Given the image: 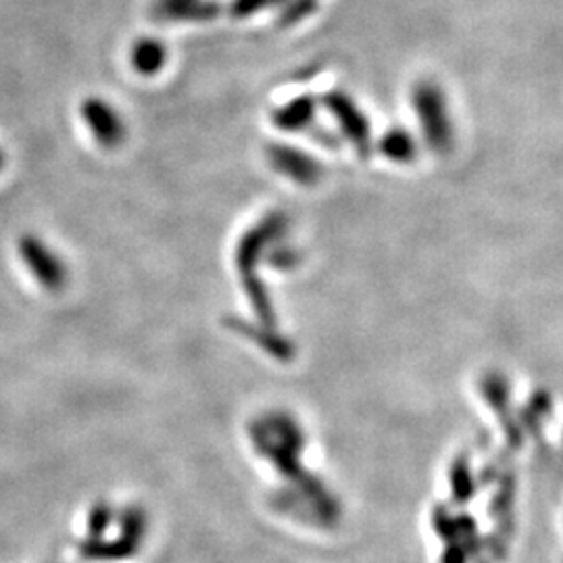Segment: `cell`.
I'll list each match as a JSON object with an SVG mask.
<instances>
[{"label": "cell", "instance_id": "obj_9", "mask_svg": "<svg viewBox=\"0 0 563 563\" xmlns=\"http://www.w3.org/2000/svg\"><path fill=\"white\" fill-rule=\"evenodd\" d=\"M380 153L386 159L397 163L416 159V142L405 130H388L380 139Z\"/></svg>", "mask_w": 563, "mask_h": 563}, {"label": "cell", "instance_id": "obj_1", "mask_svg": "<svg viewBox=\"0 0 563 563\" xmlns=\"http://www.w3.org/2000/svg\"><path fill=\"white\" fill-rule=\"evenodd\" d=\"M411 102L428 146L439 155L451 151L453 123L443 90L434 81H420L411 92Z\"/></svg>", "mask_w": 563, "mask_h": 563}, {"label": "cell", "instance_id": "obj_6", "mask_svg": "<svg viewBox=\"0 0 563 563\" xmlns=\"http://www.w3.org/2000/svg\"><path fill=\"white\" fill-rule=\"evenodd\" d=\"M153 13L163 21H209L218 18L220 7L209 0H157Z\"/></svg>", "mask_w": 563, "mask_h": 563}, {"label": "cell", "instance_id": "obj_5", "mask_svg": "<svg viewBox=\"0 0 563 563\" xmlns=\"http://www.w3.org/2000/svg\"><path fill=\"white\" fill-rule=\"evenodd\" d=\"M323 104L332 113L334 121L339 123L344 139L357 148V153L365 155L372 144V130H369V121L365 120L362 109L351 97H346L342 92L325 95Z\"/></svg>", "mask_w": 563, "mask_h": 563}, {"label": "cell", "instance_id": "obj_10", "mask_svg": "<svg viewBox=\"0 0 563 563\" xmlns=\"http://www.w3.org/2000/svg\"><path fill=\"white\" fill-rule=\"evenodd\" d=\"M113 509L107 504L92 505L88 520H86V530H88V539H101L102 534L109 530V526L113 523Z\"/></svg>", "mask_w": 563, "mask_h": 563}, {"label": "cell", "instance_id": "obj_2", "mask_svg": "<svg viewBox=\"0 0 563 563\" xmlns=\"http://www.w3.org/2000/svg\"><path fill=\"white\" fill-rule=\"evenodd\" d=\"M18 253H20L23 265H27V272L34 276V280L38 282V286L46 292L57 295L67 286V282H69L67 265L38 236H34V234L21 236L18 242Z\"/></svg>", "mask_w": 563, "mask_h": 563}, {"label": "cell", "instance_id": "obj_8", "mask_svg": "<svg viewBox=\"0 0 563 563\" xmlns=\"http://www.w3.org/2000/svg\"><path fill=\"white\" fill-rule=\"evenodd\" d=\"M313 115H316V101L311 97H299L276 109L272 113V123L282 132H299L313 121Z\"/></svg>", "mask_w": 563, "mask_h": 563}, {"label": "cell", "instance_id": "obj_13", "mask_svg": "<svg viewBox=\"0 0 563 563\" xmlns=\"http://www.w3.org/2000/svg\"><path fill=\"white\" fill-rule=\"evenodd\" d=\"M4 167V155H2V151H0V169Z\"/></svg>", "mask_w": 563, "mask_h": 563}, {"label": "cell", "instance_id": "obj_11", "mask_svg": "<svg viewBox=\"0 0 563 563\" xmlns=\"http://www.w3.org/2000/svg\"><path fill=\"white\" fill-rule=\"evenodd\" d=\"M280 2H288V0H234L232 7H230V13L236 20H244V18L255 15L257 11H265V9H269L274 4H280Z\"/></svg>", "mask_w": 563, "mask_h": 563}, {"label": "cell", "instance_id": "obj_7", "mask_svg": "<svg viewBox=\"0 0 563 563\" xmlns=\"http://www.w3.org/2000/svg\"><path fill=\"white\" fill-rule=\"evenodd\" d=\"M130 63L144 78H153L167 63V46L157 38H139L130 48Z\"/></svg>", "mask_w": 563, "mask_h": 563}, {"label": "cell", "instance_id": "obj_4", "mask_svg": "<svg viewBox=\"0 0 563 563\" xmlns=\"http://www.w3.org/2000/svg\"><path fill=\"white\" fill-rule=\"evenodd\" d=\"M265 157L274 172L301 186H313L322 178V165L297 146L272 142L265 146Z\"/></svg>", "mask_w": 563, "mask_h": 563}, {"label": "cell", "instance_id": "obj_12", "mask_svg": "<svg viewBox=\"0 0 563 563\" xmlns=\"http://www.w3.org/2000/svg\"><path fill=\"white\" fill-rule=\"evenodd\" d=\"M316 9V0H288L284 13H282V25H292L297 21L309 18V13H313Z\"/></svg>", "mask_w": 563, "mask_h": 563}, {"label": "cell", "instance_id": "obj_3", "mask_svg": "<svg viewBox=\"0 0 563 563\" xmlns=\"http://www.w3.org/2000/svg\"><path fill=\"white\" fill-rule=\"evenodd\" d=\"M80 115L92 139L102 148H118L125 141V123L121 120L118 109L101 97H88L80 104Z\"/></svg>", "mask_w": 563, "mask_h": 563}]
</instances>
